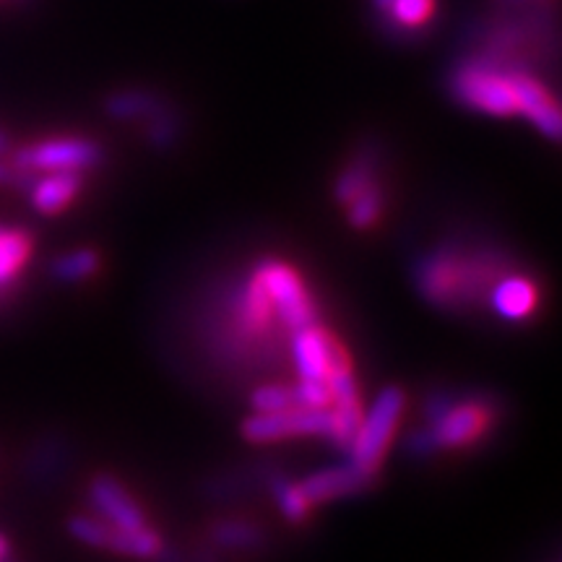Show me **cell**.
Wrapping results in <instances>:
<instances>
[{
  "label": "cell",
  "instance_id": "6da1fadb",
  "mask_svg": "<svg viewBox=\"0 0 562 562\" xmlns=\"http://www.w3.org/2000/svg\"><path fill=\"white\" fill-rule=\"evenodd\" d=\"M216 307L214 344L222 357L248 362L250 357H269L281 334L315 323L318 307L305 279L294 266L279 258H263L248 277L232 281Z\"/></svg>",
  "mask_w": 562,
  "mask_h": 562
},
{
  "label": "cell",
  "instance_id": "7a4b0ae2",
  "mask_svg": "<svg viewBox=\"0 0 562 562\" xmlns=\"http://www.w3.org/2000/svg\"><path fill=\"white\" fill-rule=\"evenodd\" d=\"M508 271L510 261L501 250L442 245L419 261L417 290L440 311H467L480 305Z\"/></svg>",
  "mask_w": 562,
  "mask_h": 562
},
{
  "label": "cell",
  "instance_id": "3957f363",
  "mask_svg": "<svg viewBox=\"0 0 562 562\" xmlns=\"http://www.w3.org/2000/svg\"><path fill=\"white\" fill-rule=\"evenodd\" d=\"M516 66H508L497 55L461 63L451 79V91L463 108L484 115L510 117L518 115V97L513 87Z\"/></svg>",
  "mask_w": 562,
  "mask_h": 562
},
{
  "label": "cell",
  "instance_id": "277c9868",
  "mask_svg": "<svg viewBox=\"0 0 562 562\" xmlns=\"http://www.w3.org/2000/svg\"><path fill=\"white\" fill-rule=\"evenodd\" d=\"M406 406V396L402 389L396 385H389L378 393L375 404L368 414H362L360 427H357L355 440L349 446V461L355 463L357 469L375 476L378 469L385 459V451H389L393 432H396L398 419H402Z\"/></svg>",
  "mask_w": 562,
  "mask_h": 562
},
{
  "label": "cell",
  "instance_id": "5b68a950",
  "mask_svg": "<svg viewBox=\"0 0 562 562\" xmlns=\"http://www.w3.org/2000/svg\"><path fill=\"white\" fill-rule=\"evenodd\" d=\"M68 533L76 542L94 547V550H108L136 560H157L159 552L165 550L159 533L146 529V526L136 531H125L94 516H74L68 521Z\"/></svg>",
  "mask_w": 562,
  "mask_h": 562
},
{
  "label": "cell",
  "instance_id": "8992f818",
  "mask_svg": "<svg viewBox=\"0 0 562 562\" xmlns=\"http://www.w3.org/2000/svg\"><path fill=\"white\" fill-rule=\"evenodd\" d=\"M336 419L331 406L328 409H305L290 406L281 412H256L243 422V438L250 442H273L294 438V435H321L334 442Z\"/></svg>",
  "mask_w": 562,
  "mask_h": 562
},
{
  "label": "cell",
  "instance_id": "52a82bcc",
  "mask_svg": "<svg viewBox=\"0 0 562 562\" xmlns=\"http://www.w3.org/2000/svg\"><path fill=\"white\" fill-rule=\"evenodd\" d=\"M102 161V149L89 138H47L13 154V165L24 172H83Z\"/></svg>",
  "mask_w": 562,
  "mask_h": 562
},
{
  "label": "cell",
  "instance_id": "ba28073f",
  "mask_svg": "<svg viewBox=\"0 0 562 562\" xmlns=\"http://www.w3.org/2000/svg\"><path fill=\"white\" fill-rule=\"evenodd\" d=\"M290 355L300 381H331V375L349 362V355L318 321L290 334Z\"/></svg>",
  "mask_w": 562,
  "mask_h": 562
},
{
  "label": "cell",
  "instance_id": "9c48e42d",
  "mask_svg": "<svg viewBox=\"0 0 562 562\" xmlns=\"http://www.w3.org/2000/svg\"><path fill=\"white\" fill-rule=\"evenodd\" d=\"M495 417V406L487 398H456L448 404V409L438 419L427 422L435 451L440 448H463L469 442L480 440L484 430Z\"/></svg>",
  "mask_w": 562,
  "mask_h": 562
},
{
  "label": "cell",
  "instance_id": "30bf717a",
  "mask_svg": "<svg viewBox=\"0 0 562 562\" xmlns=\"http://www.w3.org/2000/svg\"><path fill=\"white\" fill-rule=\"evenodd\" d=\"M89 503L97 510V518L108 521L117 529L136 531L146 526L144 510L138 508V503L125 492V487L115 476L100 474L94 476L89 484Z\"/></svg>",
  "mask_w": 562,
  "mask_h": 562
},
{
  "label": "cell",
  "instance_id": "8fae6325",
  "mask_svg": "<svg viewBox=\"0 0 562 562\" xmlns=\"http://www.w3.org/2000/svg\"><path fill=\"white\" fill-rule=\"evenodd\" d=\"M372 474L362 472L357 469L355 463H339V467H328L321 469L311 476L300 482L302 495H305L307 505H321V503H331L339 501V497H351V495H360V492L372 487Z\"/></svg>",
  "mask_w": 562,
  "mask_h": 562
},
{
  "label": "cell",
  "instance_id": "7c38bea8",
  "mask_svg": "<svg viewBox=\"0 0 562 562\" xmlns=\"http://www.w3.org/2000/svg\"><path fill=\"white\" fill-rule=\"evenodd\" d=\"M513 87H516V97H518V115L529 117L533 128L542 133V136H547L550 140H558L560 112H558V104H554V100L550 97V91H547L542 83L521 68L513 74Z\"/></svg>",
  "mask_w": 562,
  "mask_h": 562
},
{
  "label": "cell",
  "instance_id": "4fadbf2b",
  "mask_svg": "<svg viewBox=\"0 0 562 562\" xmlns=\"http://www.w3.org/2000/svg\"><path fill=\"white\" fill-rule=\"evenodd\" d=\"M487 302L492 313L501 315L503 321L518 323V321H526L533 311H537L539 292L531 279L521 277V273L508 271L505 277L495 281V286H492L487 294Z\"/></svg>",
  "mask_w": 562,
  "mask_h": 562
},
{
  "label": "cell",
  "instance_id": "5bb4252c",
  "mask_svg": "<svg viewBox=\"0 0 562 562\" xmlns=\"http://www.w3.org/2000/svg\"><path fill=\"white\" fill-rule=\"evenodd\" d=\"M81 172H47L45 178H34L30 191L32 206L40 214H58L81 191Z\"/></svg>",
  "mask_w": 562,
  "mask_h": 562
},
{
  "label": "cell",
  "instance_id": "9a60e30c",
  "mask_svg": "<svg viewBox=\"0 0 562 562\" xmlns=\"http://www.w3.org/2000/svg\"><path fill=\"white\" fill-rule=\"evenodd\" d=\"M32 256V235L21 227L0 224V300L13 292L21 271L26 269Z\"/></svg>",
  "mask_w": 562,
  "mask_h": 562
},
{
  "label": "cell",
  "instance_id": "2e32d148",
  "mask_svg": "<svg viewBox=\"0 0 562 562\" xmlns=\"http://www.w3.org/2000/svg\"><path fill=\"white\" fill-rule=\"evenodd\" d=\"M375 170H378L375 149L357 151L355 159L347 165V170H341L339 178H336V186H334L336 201L347 206L355 195H360L364 188H370L372 182H375Z\"/></svg>",
  "mask_w": 562,
  "mask_h": 562
},
{
  "label": "cell",
  "instance_id": "e0dca14e",
  "mask_svg": "<svg viewBox=\"0 0 562 562\" xmlns=\"http://www.w3.org/2000/svg\"><path fill=\"white\" fill-rule=\"evenodd\" d=\"M104 110L110 112L115 121H149L159 110H165V102L154 97L151 91L125 89L115 91L104 100Z\"/></svg>",
  "mask_w": 562,
  "mask_h": 562
},
{
  "label": "cell",
  "instance_id": "ac0fdd59",
  "mask_svg": "<svg viewBox=\"0 0 562 562\" xmlns=\"http://www.w3.org/2000/svg\"><path fill=\"white\" fill-rule=\"evenodd\" d=\"M211 542L216 547H224V550L248 552V550H258V547L266 542V537L256 524L222 521L211 526Z\"/></svg>",
  "mask_w": 562,
  "mask_h": 562
},
{
  "label": "cell",
  "instance_id": "d6986e66",
  "mask_svg": "<svg viewBox=\"0 0 562 562\" xmlns=\"http://www.w3.org/2000/svg\"><path fill=\"white\" fill-rule=\"evenodd\" d=\"M97 269H100V256H97L91 248H79L74 252H66V256L55 258L50 271L58 281H68V284H76V281H83L94 277Z\"/></svg>",
  "mask_w": 562,
  "mask_h": 562
},
{
  "label": "cell",
  "instance_id": "ffe728a7",
  "mask_svg": "<svg viewBox=\"0 0 562 562\" xmlns=\"http://www.w3.org/2000/svg\"><path fill=\"white\" fill-rule=\"evenodd\" d=\"M383 206H385L383 191H381V186H378V180H375L370 188H364L360 195H355V199L347 203L349 224H351V227H357V229L372 227V224L378 222V216L383 214Z\"/></svg>",
  "mask_w": 562,
  "mask_h": 562
},
{
  "label": "cell",
  "instance_id": "44dd1931",
  "mask_svg": "<svg viewBox=\"0 0 562 562\" xmlns=\"http://www.w3.org/2000/svg\"><path fill=\"white\" fill-rule=\"evenodd\" d=\"M271 492H273V501H277V505H279V510L284 513L286 521H292V524L305 521L311 505H307L305 495H302L300 484L286 480V476H273Z\"/></svg>",
  "mask_w": 562,
  "mask_h": 562
},
{
  "label": "cell",
  "instance_id": "7402d4cb",
  "mask_svg": "<svg viewBox=\"0 0 562 562\" xmlns=\"http://www.w3.org/2000/svg\"><path fill=\"white\" fill-rule=\"evenodd\" d=\"M250 404L256 412H281L294 404V389L284 383H266L250 393Z\"/></svg>",
  "mask_w": 562,
  "mask_h": 562
},
{
  "label": "cell",
  "instance_id": "603a6c76",
  "mask_svg": "<svg viewBox=\"0 0 562 562\" xmlns=\"http://www.w3.org/2000/svg\"><path fill=\"white\" fill-rule=\"evenodd\" d=\"M294 389V404L305 409H328L334 404L331 381H297Z\"/></svg>",
  "mask_w": 562,
  "mask_h": 562
},
{
  "label": "cell",
  "instance_id": "cb8c5ba5",
  "mask_svg": "<svg viewBox=\"0 0 562 562\" xmlns=\"http://www.w3.org/2000/svg\"><path fill=\"white\" fill-rule=\"evenodd\" d=\"M432 0H393L389 16L396 19L398 26L404 30H414V26L425 24L432 13Z\"/></svg>",
  "mask_w": 562,
  "mask_h": 562
},
{
  "label": "cell",
  "instance_id": "d4e9b609",
  "mask_svg": "<svg viewBox=\"0 0 562 562\" xmlns=\"http://www.w3.org/2000/svg\"><path fill=\"white\" fill-rule=\"evenodd\" d=\"M146 123H149V128H146V136H149L154 146H161V149H165V146H170L175 136H178V121H175L172 112L167 108L159 110L157 115H151Z\"/></svg>",
  "mask_w": 562,
  "mask_h": 562
},
{
  "label": "cell",
  "instance_id": "484cf974",
  "mask_svg": "<svg viewBox=\"0 0 562 562\" xmlns=\"http://www.w3.org/2000/svg\"><path fill=\"white\" fill-rule=\"evenodd\" d=\"M32 180H34V172L19 170L13 161H0V186H13V188H21V191H26V188L32 186Z\"/></svg>",
  "mask_w": 562,
  "mask_h": 562
},
{
  "label": "cell",
  "instance_id": "4316f807",
  "mask_svg": "<svg viewBox=\"0 0 562 562\" xmlns=\"http://www.w3.org/2000/svg\"><path fill=\"white\" fill-rule=\"evenodd\" d=\"M391 3H393V0H372V5H375V9L381 11V13H385V16H389Z\"/></svg>",
  "mask_w": 562,
  "mask_h": 562
},
{
  "label": "cell",
  "instance_id": "83f0119b",
  "mask_svg": "<svg viewBox=\"0 0 562 562\" xmlns=\"http://www.w3.org/2000/svg\"><path fill=\"white\" fill-rule=\"evenodd\" d=\"M3 558H9V539L0 533V560H3Z\"/></svg>",
  "mask_w": 562,
  "mask_h": 562
},
{
  "label": "cell",
  "instance_id": "f1b7e54d",
  "mask_svg": "<svg viewBox=\"0 0 562 562\" xmlns=\"http://www.w3.org/2000/svg\"><path fill=\"white\" fill-rule=\"evenodd\" d=\"M193 562H216V560H214V554H211V552H199V554H195Z\"/></svg>",
  "mask_w": 562,
  "mask_h": 562
},
{
  "label": "cell",
  "instance_id": "f546056e",
  "mask_svg": "<svg viewBox=\"0 0 562 562\" xmlns=\"http://www.w3.org/2000/svg\"><path fill=\"white\" fill-rule=\"evenodd\" d=\"M5 149H9V138H5L3 133H0V154H3Z\"/></svg>",
  "mask_w": 562,
  "mask_h": 562
},
{
  "label": "cell",
  "instance_id": "4dcf8cb0",
  "mask_svg": "<svg viewBox=\"0 0 562 562\" xmlns=\"http://www.w3.org/2000/svg\"><path fill=\"white\" fill-rule=\"evenodd\" d=\"M0 562H13V560H9V558H3V560H0Z\"/></svg>",
  "mask_w": 562,
  "mask_h": 562
}]
</instances>
